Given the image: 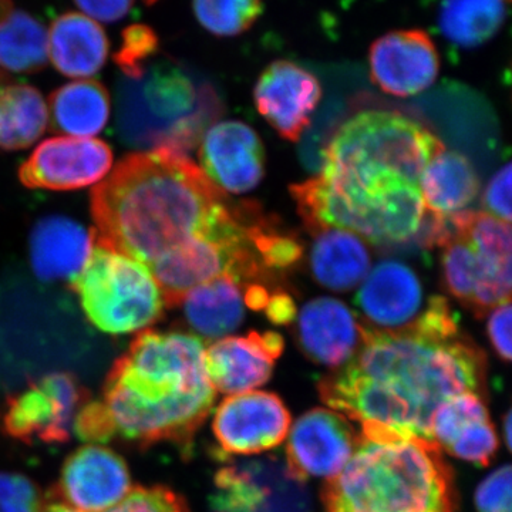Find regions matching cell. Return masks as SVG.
<instances>
[{
	"label": "cell",
	"mask_w": 512,
	"mask_h": 512,
	"mask_svg": "<svg viewBox=\"0 0 512 512\" xmlns=\"http://www.w3.org/2000/svg\"><path fill=\"white\" fill-rule=\"evenodd\" d=\"M511 301L495 306L488 316V338L497 355L510 362L511 359Z\"/></svg>",
	"instance_id": "41"
},
{
	"label": "cell",
	"mask_w": 512,
	"mask_h": 512,
	"mask_svg": "<svg viewBox=\"0 0 512 512\" xmlns=\"http://www.w3.org/2000/svg\"><path fill=\"white\" fill-rule=\"evenodd\" d=\"M289 433L286 463L303 480L338 476L360 439L342 414L325 409L303 414Z\"/></svg>",
	"instance_id": "17"
},
{
	"label": "cell",
	"mask_w": 512,
	"mask_h": 512,
	"mask_svg": "<svg viewBox=\"0 0 512 512\" xmlns=\"http://www.w3.org/2000/svg\"><path fill=\"white\" fill-rule=\"evenodd\" d=\"M158 46L160 40L153 29L140 23L128 26L121 36L114 62L126 74V79H140L146 72L148 60L156 55Z\"/></svg>",
	"instance_id": "34"
},
{
	"label": "cell",
	"mask_w": 512,
	"mask_h": 512,
	"mask_svg": "<svg viewBox=\"0 0 512 512\" xmlns=\"http://www.w3.org/2000/svg\"><path fill=\"white\" fill-rule=\"evenodd\" d=\"M195 18L215 36L242 35L259 19L264 0H194Z\"/></svg>",
	"instance_id": "32"
},
{
	"label": "cell",
	"mask_w": 512,
	"mask_h": 512,
	"mask_svg": "<svg viewBox=\"0 0 512 512\" xmlns=\"http://www.w3.org/2000/svg\"><path fill=\"white\" fill-rule=\"evenodd\" d=\"M291 194L311 234L346 229L375 245L413 238L426 215L419 185L363 183L320 171L305 183L292 185Z\"/></svg>",
	"instance_id": "5"
},
{
	"label": "cell",
	"mask_w": 512,
	"mask_h": 512,
	"mask_svg": "<svg viewBox=\"0 0 512 512\" xmlns=\"http://www.w3.org/2000/svg\"><path fill=\"white\" fill-rule=\"evenodd\" d=\"M419 187L426 211L443 217L466 211L476 201L480 178L464 154L444 148L424 168Z\"/></svg>",
	"instance_id": "24"
},
{
	"label": "cell",
	"mask_w": 512,
	"mask_h": 512,
	"mask_svg": "<svg viewBox=\"0 0 512 512\" xmlns=\"http://www.w3.org/2000/svg\"><path fill=\"white\" fill-rule=\"evenodd\" d=\"M181 305L190 328L204 339H222L245 319L244 289L229 275L192 289Z\"/></svg>",
	"instance_id": "25"
},
{
	"label": "cell",
	"mask_w": 512,
	"mask_h": 512,
	"mask_svg": "<svg viewBox=\"0 0 512 512\" xmlns=\"http://www.w3.org/2000/svg\"><path fill=\"white\" fill-rule=\"evenodd\" d=\"M446 239L441 242V269L444 286L453 298L470 309L478 278L480 258L470 241L457 231L450 215H443Z\"/></svg>",
	"instance_id": "31"
},
{
	"label": "cell",
	"mask_w": 512,
	"mask_h": 512,
	"mask_svg": "<svg viewBox=\"0 0 512 512\" xmlns=\"http://www.w3.org/2000/svg\"><path fill=\"white\" fill-rule=\"evenodd\" d=\"M119 126L128 143L188 153L207 127L221 116L222 104L210 84L200 86L171 62L148 67L140 79H126L119 90Z\"/></svg>",
	"instance_id": "6"
},
{
	"label": "cell",
	"mask_w": 512,
	"mask_h": 512,
	"mask_svg": "<svg viewBox=\"0 0 512 512\" xmlns=\"http://www.w3.org/2000/svg\"><path fill=\"white\" fill-rule=\"evenodd\" d=\"M284 352V338L276 332H249L215 340L205 350V367L218 392H251L271 379L276 359Z\"/></svg>",
	"instance_id": "19"
},
{
	"label": "cell",
	"mask_w": 512,
	"mask_h": 512,
	"mask_svg": "<svg viewBox=\"0 0 512 512\" xmlns=\"http://www.w3.org/2000/svg\"><path fill=\"white\" fill-rule=\"evenodd\" d=\"M73 430L80 440L90 444L109 443L116 437L109 413L101 400L83 404L73 421Z\"/></svg>",
	"instance_id": "38"
},
{
	"label": "cell",
	"mask_w": 512,
	"mask_h": 512,
	"mask_svg": "<svg viewBox=\"0 0 512 512\" xmlns=\"http://www.w3.org/2000/svg\"><path fill=\"white\" fill-rule=\"evenodd\" d=\"M0 89H2V77H0Z\"/></svg>",
	"instance_id": "47"
},
{
	"label": "cell",
	"mask_w": 512,
	"mask_h": 512,
	"mask_svg": "<svg viewBox=\"0 0 512 512\" xmlns=\"http://www.w3.org/2000/svg\"><path fill=\"white\" fill-rule=\"evenodd\" d=\"M498 439L491 420L471 424L447 447L458 458L487 467L497 453Z\"/></svg>",
	"instance_id": "36"
},
{
	"label": "cell",
	"mask_w": 512,
	"mask_h": 512,
	"mask_svg": "<svg viewBox=\"0 0 512 512\" xmlns=\"http://www.w3.org/2000/svg\"><path fill=\"white\" fill-rule=\"evenodd\" d=\"M505 443H507V447H511V413L508 412L507 416H505Z\"/></svg>",
	"instance_id": "45"
},
{
	"label": "cell",
	"mask_w": 512,
	"mask_h": 512,
	"mask_svg": "<svg viewBox=\"0 0 512 512\" xmlns=\"http://www.w3.org/2000/svg\"><path fill=\"white\" fill-rule=\"evenodd\" d=\"M200 164L202 173L218 190L245 194L264 178V144L242 121H222L205 131Z\"/></svg>",
	"instance_id": "18"
},
{
	"label": "cell",
	"mask_w": 512,
	"mask_h": 512,
	"mask_svg": "<svg viewBox=\"0 0 512 512\" xmlns=\"http://www.w3.org/2000/svg\"><path fill=\"white\" fill-rule=\"evenodd\" d=\"M144 2H146L147 5H153V3H156L157 0H144Z\"/></svg>",
	"instance_id": "46"
},
{
	"label": "cell",
	"mask_w": 512,
	"mask_h": 512,
	"mask_svg": "<svg viewBox=\"0 0 512 512\" xmlns=\"http://www.w3.org/2000/svg\"><path fill=\"white\" fill-rule=\"evenodd\" d=\"M53 128L67 137L97 136L110 117V96L96 80H76L50 97Z\"/></svg>",
	"instance_id": "26"
},
{
	"label": "cell",
	"mask_w": 512,
	"mask_h": 512,
	"mask_svg": "<svg viewBox=\"0 0 512 512\" xmlns=\"http://www.w3.org/2000/svg\"><path fill=\"white\" fill-rule=\"evenodd\" d=\"M320 99L322 87L318 77L289 60L269 64L254 89L259 114L279 136L289 141L301 138Z\"/></svg>",
	"instance_id": "16"
},
{
	"label": "cell",
	"mask_w": 512,
	"mask_h": 512,
	"mask_svg": "<svg viewBox=\"0 0 512 512\" xmlns=\"http://www.w3.org/2000/svg\"><path fill=\"white\" fill-rule=\"evenodd\" d=\"M49 59L57 70L73 79L99 73L109 56V39L96 20L80 13H64L47 33Z\"/></svg>",
	"instance_id": "21"
},
{
	"label": "cell",
	"mask_w": 512,
	"mask_h": 512,
	"mask_svg": "<svg viewBox=\"0 0 512 512\" xmlns=\"http://www.w3.org/2000/svg\"><path fill=\"white\" fill-rule=\"evenodd\" d=\"M444 148L433 131L402 113L365 110L346 120L330 138L322 171L419 185L424 168Z\"/></svg>",
	"instance_id": "7"
},
{
	"label": "cell",
	"mask_w": 512,
	"mask_h": 512,
	"mask_svg": "<svg viewBox=\"0 0 512 512\" xmlns=\"http://www.w3.org/2000/svg\"><path fill=\"white\" fill-rule=\"evenodd\" d=\"M90 394L69 373L56 372L29 382L13 394L0 413L6 436L25 444H64L70 440L74 417Z\"/></svg>",
	"instance_id": "10"
},
{
	"label": "cell",
	"mask_w": 512,
	"mask_h": 512,
	"mask_svg": "<svg viewBox=\"0 0 512 512\" xmlns=\"http://www.w3.org/2000/svg\"><path fill=\"white\" fill-rule=\"evenodd\" d=\"M312 276L319 285L333 292H349L365 281L370 272V252L353 232L325 228L312 234Z\"/></svg>",
	"instance_id": "23"
},
{
	"label": "cell",
	"mask_w": 512,
	"mask_h": 512,
	"mask_svg": "<svg viewBox=\"0 0 512 512\" xmlns=\"http://www.w3.org/2000/svg\"><path fill=\"white\" fill-rule=\"evenodd\" d=\"M211 512H309L306 480L292 473L282 458L237 461L215 474Z\"/></svg>",
	"instance_id": "9"
},
{
	"label": "cell",
	"mask_w": 512,
	"mask_h": 512,
	"mask_svg": "<svg viewBox=\"0 0 512 512\" xmlns=\"http://www.w3.org/2000/svg\"><path fill=\"white\" fill-rule=\"evenodd\" d=\"M490 420L483 397L477 393H461L441 404L431 419V440L439 447H447L468 426Z\"/></svg>",
	"instance_id": "33"
},
{
	"label": "cell",
	"mask_w": 512,
	"mask_h": 512,
	"mask_svg": "<svg viewBox=\"0 0 512 512\" xmlns=\"http://www.w3.org/2000/svg\"><path fill=\"white\" fill-rule=\"evenodd\" d=\"M235 214L266 271H284L301 261V241L291 232L282 231L274 218L264 217L258 205H244Z\"/></svg>",
	"instance_id": "30"
},
{
	"label": "cell",
	"mask_w": 512,
	"mask_h": 512,
	"mask_svg": "<svg viewBox=\"0 0 512 512\" xmlns=\"http://www.w3.org/2000/svg\"><path fill=\"white\" fill-rule=\"evenodd\" d=\"M87 319L101 332H140L163 318V293L150 269L94 239L92 254L73 279Z\"/></svg>",
	"instance_id": "8"
},
{
	"label": "cell",
	"mask_w": 512,
	"mask_h": 512,
	"mask_svg": "<svg viewBox=\"0 0 512 512\" xmlns=\"http://www.w3.org/2000/svg\"><path fill=\"white\" fill-rule=\"evenodd\" d=\"M113 153L97 138L55 137L43 141L20 167L23 185L42 190L70 191L106 178Z\"/></svg>",
	"instance_id": "13"
},
{
	"label": "cell",
	"mask_w": 512,
	"mask_h": 512,
	"mask_svg": "<svg viewBox=\"0 0 512 512\" xmlns=\"http://www.w3.org/2000/svg\"><path fill=\"white\" fill-rule=\"evenodd\" d=\"M264 312L275 325H288L296 319V303L284 289H275L269 296Z\"/></svg>",
	"instance_id": "43"
},
{
	"label": "cell",
	"mask_w": 512,
	"mask_h": 512,
	"mask_svg": "<svg viewBox=\"0 0 512 512\" xmlns=\"http://www.w3.org/2000/svg\"><path fill=\"white\" fill-rule=\"evenodd\" d=\"M507 0H441L439 26L454 46L476 47L497 35Z\"/></svg>",
	"instance_id": "28"
},
{
	"label": "cell",
	"mask_w": 512,
	"mask_h": 512,
	"mask_svg": "<svg viewBox=\"0 0 512 512\" xmlns=\"http://www.w3.org/2000/svg\"><path fill=\"white\" fill-rule=\"evenodd\" d=\"M133 490L124 458L101 444L77 448L64 461L53 497L76 512H106Z\"/></svg>",
	"instance_id": "11"
},
{
	"label": "cell",
	"mask_w": 512,
	"mask_h": 512,
	"mask_svg": "<svg viewBox=\"0 0 512 512\" xmlns=\"http://www.w3.org/2000/svg\"><path fill=\"white\" fill-rule=\"evenodd\" d=\"M478 512H511V467L504 466L478 485Z\"/></svg>",
	"instance_id": "39"
},
{
	"label": "cell",
	"mask_w": 512,
	"mask_h": 512,
	"mask_svg": "<svg viewBox=\"0 0 512 512\" xmlns=\"http://www.w3.org/2000/svg\"><path fill=\"white\" fill-rule=\"evenodd\" d=\"M507 2H510V0H507Z\"/></svg>",
	"instance_id": "48"
},
{
	"label": "cell",
	"mask_w": 512,
	"mask_h": 512,
	"mask_svg": "<svg viewBox=\"0 0 512 512\" xmlns=\"http://www.w3.org/2000/svg\"><path fill=\"white\" fill-rule=\"evenodd\" d=\"M511 164L507 163L494 174L485 188L483 204L487 214L497 220L511 222Z\"/></svg>",
	"instance_id": "40"
},
{
	"label": "cell",
	"mask_w": 512,
	"mask_h": 512,
	"mask_svg": "<svg viewBox=\"0 0 512 512\" xmlns=\"http://www.w3.org/2000/svg\"><path fill=\"white\" fill-rule=\"evenodd\" d=\"M419 276L400 261H382L367 274L356 295L363 328L382 333L412 329L424 308Z\"/></svg>",
	"instance_id": "15"
},
{
	"label": "cell",
	"mask_w": 512,
	"mask_h": 512,
	"mask_svg": "<svg viewBox=\"0 0 512 512\" xmlns=\"http://www.w3.org/2000/svg\"><path fill=\"white\" fill-rule=\"evenodd\" d=\"M49 59L45 26L29 13L13 12L0 26V67L15 73L39 72Z\"/></svg>",
	"instance_id": "29"
},
{
	"label": "cell",
	"mask_w": 512,
	"mask_h": 512,
	"mask_svg": "<svg viewBox=\"0 0 512 512\" xmlns=\"http://www.w3.org/2000/svg\"><path fill=\"white\" fill-rule=\"evenodd\" d=\"M13 13V5L10 0H0V26L10 18Z\"/></svg>",
	"instance_id": "44"
},
{
	"label": "cell",
	"mask_w": 512,
	"mask_h": 512,
	"mask_svg": "<svg viewBox=\"0 0 512 512\" xmlns=\"http://www.w3.org/2000/svg\"><path fill=\"white\" fill-rule=\"evenodd\" d=\"M87 18L113 23L123 19L133 8L134 0H74Z\"/></svg>",
	"instance_id": "42"
},
{
	"label": "cell",
	"mask_w": 512,
	"mask_h": 512,
	"mask_svg": "<svg viewBox=\"0 0 512 512\" xmlns=\"http://www.w3.org/2000/svg\"><path fill=\"white\" fill-rule=\"evenodd\" d=\"M45 512H76L59 503L50 504ZM106 512H190L187 503L180 494L164 487H137L117 504Z\"/></svg>",
	"instance_id": "35"
},
{
	"label": "cell",
	"mask_w": 512,
	"mask_h": 512,
	"mask_svg": "<svg viewBox=\"0 0 512 512\" xmlns=\"http://www.w3.org/2000/svg\"><path fill=\"white\" fill-rule=\"evenodd\" d=\"M291 414L274 393L247 392L229 396L218 406L212 431L228 456L264 453L284 443Z\"/></svg>",
	"instance_id": "12"
},
{
	"label": "cell",
	"mask_w": 512,
	"mask_h": 512,
	"mask_svg": "<svg viewBox=\"0 0 512 512\" xmlns=\"http://www.w3.org/2000/svg\"><path fill=\"white\" fill-rule=\"evenodd\" d=\"M215 402L201 338L183 332H141L111 367L101 403L114 434L148 447H190Z\"/></svg>",
	"instance_id": "3"
},
{
	"label": "cell",
	"mask_w": 512,
	"mask_h": 512,
	"mask_svg": "<svg viewBox=\"0 0 512 512\" xmlns=\"http://www.w3.org/2000/svg\"><path fill=\"white\" fill-rule=\"evenodd\" d=\"M360 329L359 349L319 383V393L323 402L362 426L433 443L431 419L441 404L457 394L483 392L487 360L460 332Z\"/></svg>",
	"instance_id": "1"
},
{
	"label": "cell",
	"mask_w": 512,
	"mask_h": 512,
	"mask_svg": "<svg viewBox=\"0 0 512 512\" xmlns=\"http://www.w3.org/2000/svg\"><path fill=\"white\" fill-rule=\"evenodd\" d=\"M30 245L33 268L40 278L72 282L92 254L94 231L67 218H47L37 224Z\"/></svg>",
	"instance_id": "22"
},
{
	"label": "cell",
	"mask_w": 512,
	"mask_h": 512,
	"mask_svg": "<svg viewBox=\"0 0 512 512\" xmlns=\"http://www.w3.org/2000/svg\"><path fill=\"white\" fill-rule=\"evenodd\" d=\"M370 77L382 92L412 97L429 89L440 72V55L424 30H394L373 43Z\"/></svg>",
	"instance_id": "14"
},
{
	"label": "cell",
	"mask_w": 512,
	"mask_h": 512,
	"mask_svg": "<svg viewBox=\"0 0 512 512\" xmlns=\"http://www.w3.org/2000/svg\"><path fill=\"white\" fill-rule=\"evenodd\" d=\"M322 497L328 512H456L440 447L375 426H362L355 453Z\"/></svg>",
	"instance_id": "4"
},
{
	"label": "cell",
	"mask_w": 512,
	"mask_h": 512,
	"mask_svg": "<svg viewBox=\"0 0 512 512\" xmlns=\"http://www.w3.org/2000/svg\"><path fill=\"white\" fill-rule=\"evenodd\" d=\"M0 512H45L39 487L18 473H0Z\"/></svg>",
	"instance_id": "37"
},
{
	"label": "cell",
	"mask_w": 512,
	"mask_h": 512,
	"mask_svg": "<svg viewBox=\"0 0 512 512\" xmlns=\"http://www.w3.org/2000/svg\"><path fill=\"white\" fill-rule=\"evenodd\" d=\"M224 192L184 154H130L92 195L94 239L148 269L204 234L224 211Z\"/></svg>",
	"instance_id": "2"
},
{
	"label": "cell",
	"mask_w": 512,
	"mask_h": 512,
	"mask_svg": "<svg viewBox=\"0 0 512 512\" xmlns=\"http://www.w3.org/2000/svg\"><path fill=\"white\" fill-rule=\"evenodd\" d=\"M296 340L313 362L342 367L359 349L362 329L345 303L335 298H316L299 313Z\"/></svg>",
	"instance_id": "20"
},
{
	"label": "cell",
	"mask_w": 512,
	"mask_h": 512,
	"mask_svg": "<svg viewBox=\"0 0 512 512\" xmlns=\"http://www.w3.org/2000/svg\"><path fill=\"white\" fill-rule=\"evenodd\" d=\"M49 123V109L42 94L26 84L0 89V148L22 150L42 136Z\"/></svg>",
	"instance_id": "27"
}]
</instances>
